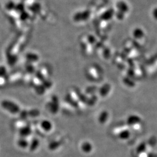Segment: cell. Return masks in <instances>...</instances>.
Instances as JSON below:
<instances>
[{
  "label": "cell",
  "instance_id": "1",
  "mask_svg": "<svg viewBox=\"0 0 157 157\" xmlns=\"http://www.w3.org/2000/svg\"><path fill=\"white\" fill-rule=\"evenodd\" d=\"M90 16V12L89 11H85L83 12H78L75 15V20L76 21L86 20Z\"/></svg>",
  "mask_w": 157,
  "mask_h": 157
},
{
  "label": "cell",
  "instance_id": "2",
  "mask_svg": "<svg viewBox=\"0 0 157 157\" xmlns=\"http://www.w3.org/2000/svg\"><path fill=\"white\" fill-rule=\"evenodd\" d=\"M117 6L119 10V11L122 12V13H126L128 11L129 8L128 5L124 2V1H120L117 4Z\"/></svg>",
  "mask_w": 157,
  "mask_h": 157
},
{
  "label": "cell",
  "instance_id": "3",
  "mask_svg": "<svg viewBox=\"0 0 157 157\" xmlns=\"http://www.w3.org/2000/svg\"><path fill=\"white\" fill-rule=\"evenodd\" d=\"M113 14H114V12H113V10H109L105 12H104L101 15V18L103 20H109L111 17H112Z\"/></svg>",
  "mask_w": 157,
  "mask_h": 157
},
{
  "label": "cell",
  "instance_id": "4",
  "mask_svg": "<svg viewBox=\"0 0 157 157\" xmlns=\"http://www.w3.org/2000/svg\"><path fill=\"white\" fill-rule=\"evenodd\" d=\"M143 34V31L140 29H136L134 32V36L136 37H141Z\"/></svg>",
  "mask_w": 157,
  "mask_h": 157
},
{
  "label": "cell",
  "instance_id": "5",
  "mask_svg": "<svg viewBox=\"0 0 157 157\" xmlns=\"http://www.w3.org/2000/svg\"><path fill=\"white\" fill-rule=\"evenodd\" d=\"M116 15L119 19H122L124 18V13L122 12L118 11L117 12Z\"/></svg>",
  "mask_w": 157,
  "mask_h": 157
},
{
  "label": "cell",
  "instance_id": "6",
  "mask_svg": "<svg viewBox=\"0 0 157 157\" xmlns=\"http://www.w3.org/2000/svg\"><path fill=\"white\" fill-rule=\"evenodd\" d=\"M152 15H153V17H154V18L157 20V8H155L153 10Z\"/></svg>",
  "mask_w": 157,
  "mask_h": 157
}]
</instances>
